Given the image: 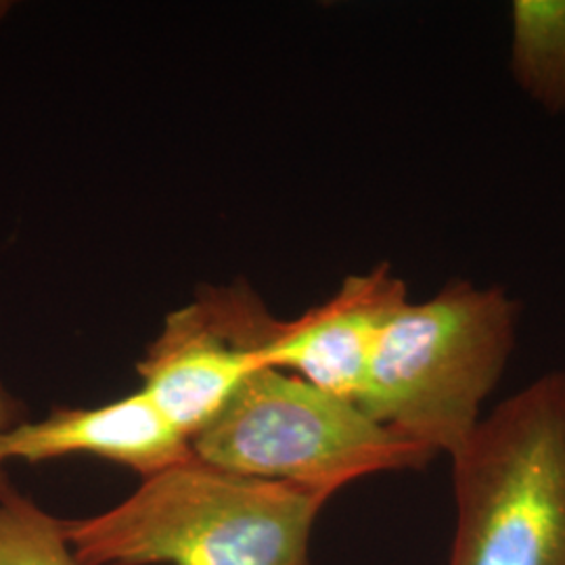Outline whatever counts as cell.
<instances>
[{"label": "cell", "instance_id": "3957f363", "mask_svg": "<svg viewBox=\"0 0 565 565\" xmlns=\"http://www.w3.org/2000/svg\"><path fill=\"white\" fill-rule=\"evenodd\" d=\"M450 461L448 565H565V371L492 408Z\"/></svg>", "mask_w": 565, "mask_h": 565}, {"label": "cell", "instance_id": "30bf717a", "mask_svg": "<svg viewBox=\"0 0 565 565\" xmlns=\"http://www.w3.org/2000/svg\"><path fill=\"white\" fill-rule=\"evenodd\" d=\"M21 419V404L0 385V499H4L9 492H13V488L7 480L4 473V452H2V443L7 438V434L20 425Z\"/></svg>", "mask_w": 565, "mask_h": 565}, {"label": "cell", "instance_id": "6da1fadb", "mask_svg": "<svg viewBox=\"0 0 565 565\" xmlns=\"http://www.w3.org/2000/svg\"><path fill=\"white\" fill-rule=\"evenodd\" d=\"M331 497L193 455L120 505L65 522V536L82 565H310L312 525Z\"/></svg>", "mask_w": 565, "mask_h": 565}, {"label": "cell", "instance_id": "5b68a950", "mask_svg": "<svg viewBox=\"0 0 565 565\" xmlns=\"http://www.w3.org/2000/svg\"><path fill=\"white\" fill-rule=\"evenodd\" d=\"M406 294L403 279L387 264L350 275L333 298L302 317H273L258 352L260 361L356 404L380 335L408 302Z\"/></svg>", "mask_w": 565, "mask_h": 565}, {"label": "cell", "instance_id": "8992f818", "mask_svg": "<svg viewBox=\"0 0 565 565\" xmlns=\"http://www.w3.org/2000/svg\"><path fill=\"white\" fill-rule=\"evenodd\" d=\"M260 366V354L243 343L221 289H212L166 319L139 373L147 398L191 443Z\"/></svg>", "mask_w": 565, "mask_h": 565}, {"label": "cell", "instance_id": "7a4b0ae2", "mask_svg": "<svg viewBox=\"0 0 565 565\" xmlns=\"http://www.w3.org/2000/svg\"><path fill=\"white\" fill-rule=\"evenodd\" d=\"M520 315L503 287L465 279L404 303L380 335L356 406L404 440L452 457L505 373Z\"/></svg>", "mask_w": 565, "mask_h": 565}, {"label": "cell", "instance_id": "9c48e42d", "mask_svg": "<svg viewBox=\"0 0 565 565\" xmlns=\"http://www.w3.org/2000/svg\"><path fill=\"white\" fill-rule=\"evenodd\" d=\"M0 565H82L65 522L15 490L0 499Z\"/></svg>", "mask_w": 565, "mask_h": 565}, {"label": "cell", "instance_id": "52a82bcc", "mask_svg": "<svg viewBox=\"0 0 565 565\" xmlns=\"http://www.w3.org/2000/svg\"><path fill=\"white\" fill-rule=\"evenodd\" d=\"M4 459L42 463L67 455H93L130 467L145 478L193 457L186 438L166 422L139 390L93 408H57L36 424L13 427L2 443Z\"/></svg>", "mask_w": 565, "mask_h": 565}, {"label": "cell", "instance_id": "ba28073f", "mask_svg": "<svg viewBox=\"0 0 565 565\" xmlns=\"http://www.w3.org/2000/svg\"><path fill=\"white\" fill-rule=\"evenodd\" d=\"M511 76L546 114H565V0L511 4Z\"/></svg>", "mask_w": 565, "mask_h": 565}, {"label": "cell", "instance_id": "277c9868", "mask_svg": "<svg viewBox=\"0 0 565 565\" xmlns=\"http://www.w3.org/2000/svg\"><path fill=\"white\" fill-rule=\"evenodd\" d=\"M191 448L203 463L329 494L373 473L422 469L436 459L356 404L270 366L243 382Z\"/></svg>", "mask_w": 565, "mask_h": 565}]
</instances>
